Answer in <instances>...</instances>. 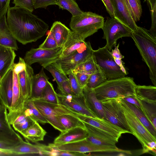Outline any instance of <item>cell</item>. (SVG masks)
<instances>
[{"instance_id": "37", "label": "cell", "mask_w": 156, "mask_h": 156, "mask_svg": "<svg viewBox=\"0 0 156 156\" xmlns=\"http://www.w3.org/2000/svg\"><path fill=\"white\" fill-rule=\"evenodd\" d=\"M56 5L60 9L68 10L72 16L79 15L83 12L74 0H58Z\"/></svg>"}, {"instance_id": "10", "label": "cell", "mask_w": 156, "mask_h": 156, "mask_svg": "<svg viewBox=\"0 0 156 156\" xmlns=\"http://www.w3.org/2000/svg\"><path fill=\"white\" fill-rule=\"evenodd\" d=\"M93 50L89 42L73 53L66 57L59 59L55 62L68 75L78 65L93 55Z\"/></svg>"}, {"instance_id": "42", "label": "cell", "mask_w": 156, "mask_h": 156, "mask_svg": "<svg viewBox=\"0 0 156 156\" xmlns=\"http://www.w3.org/2000/svg\"><path fill=\"white\" fill-rule=\"evenodd\" d=\"M150 11L151 25L148 31L152 36L156 37V0H147Z\"/></svg>"}, {"instance_id": "15", "label": "cell", "mask_w": 156, "mask_h": 156, "mask_svg": "<svg viewBox=\"0 0 156 156\" xmlns=\"http://www.w3.org/2000/svg\"><path fill=\"white\" fill-rule=\"evenodd\" d=\"M60 104L83 115L97 117L88 108L83 96L78 97L71 95L58 94Z\"/></svg>"}, {"instance_id": "23", "label": "cell", "mask_w": 156, "mask_h": 156, "mask_svg": "<svg viewBox=\"0 0 156 156\" xmlns=\"http://www.w3.org/2000/svg\"><path fill=\"white\" fill-rule=\"evenodd\" d=\"M16 56L14 50L0 45V80L12 66Z\"/></svg>"}, {"instance_id": "32", "label": "cell", "mask_w": 156, "mask_h": 156, "mask_svg": "<svg viewBox=\"0 0 156 156\" xmlns=\"http://www.w3.org/2000/svg\"><path fill=\"white\" fill-rule=\"evenodd\" d=\"M135 92L136 97L139 99L156 101V86L136 85Z\"/></svg>"}, {"instance_id": "51", "label": "cell", "mask_w": 156, "mask_h": 156, "mask_svg": "<svg viewBox=\"0 0 156 156\" xmlns=\"http://www.w3.org/2000/svg\"><path fill=\"white\" fill-rule=\"evenodd\" d=\"M60 91L63 94L73 95L69 80L64 81L62 83Z\"/></svg>"}, {"instance_id": "16", "label": "cell", "mask_w": 156, "mask_h": 156, "mask_svg": "<svg viewBox=\"0 0 156 156\" xmlns=\"http://www.w3.org/2000/svg\"><path fill=\"white\" fill-rule=\"evenodd\" d=\"M115 17L129 28L133 32L137 29L138 26L130 14L124 0H110Z\"/></svg>"}, {"instance_id": "29", "label": "cell", "mask_w": 156, "mask_h": 156, "mask_svg": "<svg viewBox=\"0 0 156 156\" xmlns=\"http://www.w3.org/2000/svg\"><path fill=\"white\" fill-rule=\"evenodd\" d=\"M136 98L139 103L141 110L148 121L156 129V101Z\"/></svg>"}, {"instance_id": "47", "label": "cell", "mask_w": 156, "mask_h": 156, "mask_svg": "<svg viewBox=\"0 0 156 156\" xmlns=\"http://www.w3.org/2000/svg\"><path fill=\"white\" fill-rule=\"evenodd\" d=\"M58 0H32L34 9L46 8L48 6L56 5Z\"/></svg>"}, {"instance_id": "22", "label": "cell", "mask_w": 156, "mask_h": 156, "mask_svg": "<svg viewBox=\"0 0 156 156\" xmlns=\"http://www.w3.org/2000/svg\"><path fill=\"white\" fill-rule=\"evenodd\" d=\"M55 109L57 118L66 130L76 127L85 129L82 121L74 115L64 111L60 104L56 105Z\"/></svg>"}, {"instance_id": "24", "label": "cell", "mask_w": 156, "mask_h": 156, "mask_svg": "<svg viewBox=\"0 0 156 156\" xmlns=\"http://www.w3.org/2000/svg\"><path fill=\"white\" fill-rule=\"evenodd\" d=\"M0 45L17 51L16 40L9 30L5 15L0 19Z\"/></svg>"}, {"instance_id": "2", "label": "cell", "mask_w": 156, "mask_h": 156, "mask_svg": "<svg viewBox=\"0 0 156 156\" xmlns=\"http://www.w3.org/2000/svg\"><path fill=\"white\" fill-rule=\"evenodd\" d=\"M140 51L142 59L149 69L150 78L156 86V37L146 28L138 26L131 37Z\"/></svg>"}, {"instance_id": "34", "label": "cell", "mask_w": 156, "mask_h": 156, "mask_svg": "<svg viewBox=\"0 0 156 156\" xmlns=\"http://www.w3.org/2000/svg\"><path fill=\"white\" fill-rule=\"evenodd\" d=\"M99 68L93 55L78 65L72 72L73 73L81 72L90 74L97 71Z\"/></svg>"}, {"instance_id": "48", "label": "cell", "mask_w": 156, "mask_h": 156, "mask_svg": "<svg viewBox=\"0 0 156 156\" xmlns=\"http://www.w3.org/2000/svg\"><path fill=\"white\" fill-rule=\"evenodd\" d=\"M88 154L85 153L74 152L62 151L53 149L52 148L50 156H86Z\"/></svg>"}, {"instance_id": "46", "label": "cell", "mask_w": 156, "mask_h": 156, "mask_svg": "<svg viewBox=\"0 0 156 156\" xmlns=\"http://www.w3.org/2000/svg\"><path fill=\"white\" fill-rule=\"evenodd\" d=\"M15 6L26 9L31 12L34 10L32 0H13Z\"/></svg>"}, {"instance_id": "31", "label": "cell", "mask_w": 156, "mask_h": 156, "mask_svg": "<svg viewBox=\"0 0 156 156\" xmlns=\"http://www.w3.org/2000/svg\"><path fill=\"white\" fill-rule=\"evenodd\" d=\"M121 98L125 104L130 109L148 131L154 137L156 136V129L152 125L142 112L134 105Z\"/></svg>"}, {"instance_id": "4", "label": "cell", "mask_w": 156, "mask_h": 156, "mask_svg": "<svg viewBox=\"0 0 156 156\" xmlns=\"http://www.w3.org/2000/svg\"><path fill=\"white\" fill-rule=\"evenodd\" d=\"M104 22L102 16L91 12H83L79 15L72 16L69 26L76 37L85 40L101 29Z\"/></svg>"}, {"instance_id": "1", "label": "cell", "mask_w": 156, "mask_h": 156, "mask_svg": "<svg viewBox=\"0 0 156 156\" xmlns=\"http://www.w3.org/2000/svg\"><path fill=\"white\" fill-rule=\"evenodd\" d=\"M6 21L16 40L25 45L34 42L44 35L48 24L32 12L15 6L9 8Z\"/></svg>"}, {"instance_id": "40", "label": "cell", "mask_w": 156, "mask_h": 156, "mask_svg": "<svg viewBox=\"0 0 156 156\" xmlns=\"http://www.w3.org/2000/svg\"><path fill=\"white\" fill-rule=\"evenodd\" d=\"M83 123L85 125V129L88 134L109 142L115 144L118 142L114 139L109 135L101 131L89 124Z\"/></svg>"}, {"instance_id": "28", "label": "cell", "mask_w": 156, "mask_h": 156, "mask_svg": "<svg viewBox=\"0 0 156 156\" xmlns=\"http://www.w3.org/2000/svg\"><path fill=\"white\" fill-rule=\"evenodd\" d=\"M87 42L85 40L79 39L72 31L68 39L62 47V52L59 59L66 57L71 55L85 45Z\"/></svg>"}, {"instance_id": "20", "label": "cell", "mask_w": 156, "mask_h": 156, "mask_svg": "<svg viewBox=\"0 0 156 156\" xmlns=\"http://www.w3.org/2000/svg\"><path fill=\"white\" fill-rule=\"evenodd\" d=\"M82 89L84 98L88 108L97 117L104 119L102 103L97 98L94 89L85 86Z\"/></svg>"}, {"instance_id": "50", "label": "cell", "mask_w": 156, "mask_h": 156, "mask_svg": "<svg viewBox=\"0 0 156 156\" xmlns=\"http://www.w3.org/2000/svg\"><path fill=\"white\" fill-rule=\"evenodd\" d=\"M26 63L24 59L19 57L18 62L14 63L13 66V72L17 75L23 71L26 68Z\"/></svg>"}, {"instance_id": "49", "label": "cell", "mask_w": 156, "mask_h": 156, "mask_svg": "<svg viewBox=\"0 0 156 156\" xmlns=\"http://www.w3.org/2000/svg\"><path fill=\"white\" fill-rule=\"evenodd\" d=\"M73 73L80 87L82 88L85 87L90 74L81 72Z\"/></svg>"}, {"instance_id": "3", "label": "cell", "mask_w": 156, "mask_h": 156, "mask_svg": "<svg viewBox=\"0 0 156 156\" xmlns=\"http://www.w3.org/2000/svg\"><path fill=\"white\" fill-rule=\"evenodd\" d=\"M136 85L133 78L124 76L107 80L94 89L97 98L101 101L129 96L135 97Z\"/></svg>"}, {"instance_id": "13", "label": "cell", "mask_w": 156, "mask_h": 156, "mask_svg": "<svg viewBox=\"0 0 156 156\" xmlns=\"http://www.w3.org/2000/svg\"><path fill=\"white\" fill-rule=\"evenodd\" d=\"M31 99L48 123L61 133H64L66 131L56 117L55 107L57 105L51 104L37 99Z\"/></svg>"}, {"instance_id": "18", "label": "cell", "mask_w": 156, "mask_h": 156, "mask_svg": "<svg viewBox=\"0 0 156 156\" xmlns=\"http://www.w3.org/2000/svg\"><path fill=\"white\" fill-rule=\"evenodd\" d=\"M13 66L0 80V96L8 110L11 108L12 99Z\"/></svg>"}, {"instance_id": "9", "label": "cell", "mask_w": 156, "mask_h": 156, "mask_svg": "<svg viewBox=\"0 0 156 156\" xmlns=\"http://www.w3.org/2000/svg\"><path fill=\"white\" fill-rule=\"evenodd\" d=\"M51 148L62 151L83 153L92 152L119 153L121 149L115 147L100 146L94 144L86 139L75 142L62 144H50L48 145Z\"/></svg>"}, {"instance_id": "38", "label": "cell", "mask_w": 156, "mask_h": 156, "mask_svg": "<svg viewBox=\"0 0 156 156\" xmlns=\"http://www.w3.org/2000/svg\"><path fill=\"white\" fill-rule=\"evenodd\" d=\"M107 80L105 74L100 68L97 71L90 75L86 86L94 89Z\"/></svg>"}, {"instance_id": "8", "label": "cell", "mask_w": 156, "mask_h": 156, "mask_svg": "<svg viewBox=\"0 0 156 156\" xmlns=\"http://www.w3.org/2000/svg\"><path fill=\"white\" fill-rule=\"evenodd\" d=\"M101 29L103 39H106L105 46L110 51L116 45L118 40L122 37H131L132 31L115 17H107Z\"/></svg>"}, {"instance_id": "30", "label": "cell", "mask_w": 156, "mask_h": 156, "mask_svg": "<svg viewBox=\"0 0 156 156\" xmlns=\"http://www.w3.org/2000/svg\"><path fill=\"white\" fill-rule=\"evenodd\" d=\"M23 140L17 133H12L0 129V148L10 149Z\"/></svg>"}, {"instance_id": "12", "label": "cell", "mask_w": 156, "mask_h": 156, "mask_svg": "<svg viewBox=\"0 0 156 156\" xmlns=\"http://www.w3.org/2000/svg\"><path fill=\"white\" fill-rule=\"evenodd\" d=\"M62 50V47L52 50L44 49L39 47L32 48L26 52L23 59L26 63L30 66L38 63L44 67L58 59Z\"/></svg>"}, {"instance_id": "6", "label": "cell", "mask_w": 156, "mask_h": 156, "mask_svg": "<svg viewBox=\"0 0 156 156\" xmlns=\"http://www.w3.org/2000/svg\"><path fill=\"white\" fill-rule=\"evenodd\" d=\"M62 106L65 112L74 115L83 122L89 124L101 131L109 135L117 142L122 134L130 133L129 131L104 119L88 116L81 114L64 105H62Z\"/></svg>"}, {"instance_id": "55", "label": "cell", "mask_w": 156, "mask_h": 156, "mask_svg": "<svg viewBox=\"0 0 156 156\" xmlns=\"http://www.w3.org/2000/svg\"><path fill=\"white\" fill-rule=\"evenodd\" d=\"M119 43L115 47V49L112 50L111 53L113 58L122 59L124 58V56L121 54L119 49Z\"/></svg>"}, {"instance_id": "52", "label": "cell", "mask_w": 156, "mask_h": 156, "mask_svg": "<svg viewBox=\"0 0 156 156\" xmlns=\"http://www.w3.org/2000/svg\"><path fill=\"white\" fill-rule=\"evenodd\" d=\"M11 0H0V19L5 15Z\"/></svg>"}, {"instance_id": "26", "label": "cell", "mask_w": 156, "mask_h": 156, "mask_svg": "<svg viewBox=\"0 0 156 156\" xmlns=\"http://www.w3.org/2000/svg\"><path fill=\"white\" fill-rule=\"evenodd\" d=\"M49 79L43 67L38 73L34 75L32 81L31 99H38L40 98L48 83Z\"/></svg>"}, {"instance_id": "14", "label": "cell", "mask_w": 156, "mask_h": 156, "mask_svg": "<svg viewBox=\"0 0 156 156\" xmlns=\"http://www.w3.org/2000/svg\"><path fill=\"white\" fill-rule=\"evenodd\" d=\"M13 156L39 154L50 155L51 148L48 145L37 144H33L23 140L11 149Z\"/></svg>"}, {"instance_id": "35", "label": "cell", "mask_w": 156, "mask_h": 156, "mask_svg": "<svg viewBox=\"0 0 156 156\" xmlns=\"http://www.w3.org/2000/svg\"><path fill=\"white\" fill-rule=\"evenodd\" d=\"M37 99L52 104H60L58 94L55 91L52 84L49 81L41 97Z\"/></svg>"}, {"instance_id": "43", "label": "cell", "mask_w": 156, "mask_h": 156, "mask_svg": "<svg viewBox=\"0 0 156 156\" xmlns=\"http://www.w3.org/2000/svg\"><path fill=\"white\" fill-rule=\"evenodd\" d=\"M68 75L73 95L78 97H83V95L82 88L77 80L74 74L72 72Z\"/></svg>"}, {"instance_id": "45", "label": "cell", "mask_w": 156, "mask_h": 156, "mask_svg": "<svg viewBox=\"0 0 156 156\" xmlns=\"http://www.w3.org/2000/svg\"><path fill=\"white\" fill-rule=\"evenodd\" d=\"M86 139L91 143L100 146L116 147V144L107 141L88 133Z\"/></svg>"}, {"instance_id": "27", "label": "cell", "mask_w": 156, "mask_h": 156, "mask_svg": "<svg viewBox=\"0 0 156 156\" xmlns=\"http://www.w3.org/2000/svg\"><path fill=\"white\" fill-rule=\"evenodd\" d=\"M50 30L54 34L58 47L64 46L72 32L64 24L58 21L53 23Z\"/></svg>"}, {"instance_id": "41", "label": "cell", "mask_w": 156, "mask_h": 156, "mask_svg": "<svg viewBox=\"0 0 156 156\" xmlns=\"http://www.w3.org/2000/svg\"><path fill=\"white\" fill-rule=\"evenodd\" d=\"M24 105L30 108L33 113V119L38 123L43 124L48 123L46 119L42 115L31 99L25 102Z\"/></svg>"}, {"instance_id": "53", "label": "cell", "mask_w": 156, "mask_h": 156, "mask_svg": "<svg viewBox=\"0 0 156 156\" xmlns=\"http://www.w3.org/2000/svg\"><path fill=\"white\" fill-rule=\"evenodd\" d=\"M111 17H115L114 11L110 0H101Z\"/></svg>"}, {"instance_id": "21", "label": "cell", "mask_w": 156, "mask_h": 156, "mask_svg": "<svg viewBox=\"0 0 156 156\" xmlns=\"http://www.w3.org/2000/svg\"><path fill=\"white\" fill-rule=\"evenodd\" d=\"M88 133L86 129L81 127L72 128L61 133L54 140L53 143L62 144L75 142L86 138Z\"/></svg>"}, {"instance_id": "25", "label": "cell", "mask_w": 156, "mask_h": 156, "mask_svg": "<svg viewBox=\"0 0 156 156\" xmlns=\"http://www.w3.org/2000/svg\"><path fill=\"white\" fill-rule=\"evenodd\" d=\"M25 139L27 141H31L37 143L43 141L47 132L36 122L28 128L20 133Z\"/></svg>"}, {"instance_id": "44", "label": "cell", "mask_w": 156, "mask_h": 156, "mask_svg": "<svg viewBox=\"0 0 156 156\" xmlns=\"http://www.w3.org/2000/svg\"><path fill=\"white\" fill-rule=\"evenodd\" d=\"M53 33L50 30L46 39L39 48L44 49L52 50L58 47Z\"/></svg>"}, {"instance_id": "57", "label": "cell", "mask_w": 156, "mask_h": 156, "mask_svg": "<svg viewBox=\"0 0 156 156\" xmlns=\"http://www.w3.org/2000/svg\"><path fill=\"white\" fill-rule=\"evenodd\" d=\"M13 156L11 149H4L0 148V156Z\"/></svg>"}, {"instance_id": "17", "label": "cell", "mask_w": 156, "mask_h": 156, "mask_svg": "<svg viewBox=\"0 0 156 156\" xmlns=\"http://www.w3.org/2000/svg\"><path fill=\"white\" fill-rule=\"evenodd\" d=\"M7 116L10 124L15 131L19 133L28 128L37 122L26 116L24 112L23 109L18 111L8 110Z\"/></svg>"}, {"instance_id": "36", "label": "cell", "mask_w": 156, "mask_h": 156, "mask_svg": "<svg viewBox=\"0 0 156 156\" xmlns=\"http://www.w3.org/2000/svg\"><path fill=\"white\" fill-rule=\"evenodd\" d=\"M130 15L136 23L140 20L142 10L140 0H124Z\"/></svg>"}, {"instance_id": "33", "label": "cell", "mask_w": 156, "mask_h": 156, "mask_svg": "<svg viewBox=\"0 0 156 156\" xmlns=\"http://www.w3.org/2000/svg\"><path fill=\"white\" fill-rule=\"evenodd\" d=\"M43 68L51 74L56 81L58 88L60 91L62 83L64 81L69 80L67 75L55 61L48 64Z\"/></svg>"}, {"instance_id": "19", "label": "cell", "mask_w": 156, "mask_h": 156, "mask_svg": "<svg viewBox=\"0 0 156 156\" xmlns=\"http://www.w3.org/2000/svg\"><path fill=\"white\" fill-rule=\"evenodd\" d=\"M18 75L21 94L25 102L31 99L32 95V84L34 75L33 69L26 63L25 69Z\"/></svg>"}, {"instance_id": "59", "label": "cell", "mask_w": 156, "mask_h": 156, "mask_svg": "<svg viewBox=\"0 0 156 156\" xmlns=\"http://www.w3.org/2000/svg\"></svg>"}, {"instance_id": "7", "label": "cell", "mask_w": 156, "mask_h": 156, "mask_svg": "<svg viewBox=\"0 0 156 156\" xmlns=\"http://www.w3.org/2000/svg\"><path fill=\"white\" fill-rule=\"evenodd\" d=\"M93 56L107 80L121 78L126 75L115 62L111 52L105 46L94 50Z\"/></svg>"}, {"instance_id": "54", "label": "cell", "mask_w": 156, "mask_h": 156, "mask_svg": "<svg viewBox=\"0 0 156 156\" xmlns=\"http://www.w3.org/2000/svg\"><path fill=\"white\" fill-rule=\"evenodd\" d=\"M122 98L125 100L126 101L134 105L138 108L141 110L140 105L135 97L129 96Z\"/></svg>"}, {"instance_id": "5", "label": "cell", "mask_w": 156, "mask_h": 156, "mask_svg": "<svg viewBox=\"0 0 156 156\" xmlns=\"http://www.w3.org/2000/svg\"><path fill=\"white\" fill-rule=\"evenodd\" d=\"M127 124L132 134L134 135L142 145V153L151 152L149 144L156 142V137L152 135L140 122L122 99L119 98Z\"/></svg>"}, {"instance_id": "56", "label": "cell", "mask_w": 156, "mask_h": 156, "mask_svg": "<svg viewBox=\"0 0 156 156\" xmlns=\"http://www.w3.org/2000/svg\"><path fill=\"white\" fill-rule=\"evenodd\" d=\"M116 63L120 67L121 70L126 75H127L128 73L126 70L124 64V62L121 59L113 58Z\"/></svg>"}, {"instance_id": "58", "label": "cell", "mask_w": 156, "mask_h": 156, "mask_svg": "<svg viewBox=\"0 0 156 156\" xmlns=\"http://www.w3.org/2000/svg\"><path fill=\"white\" fill-rule=\"evenodd\" d=\"M3 105V102H2V101L1 100V98L0 96V105Z\"/></svg>"}, {"instance_id": "11", "label": "cell", "mask_w": 156, "mask_h": 156, "mask_svg": "<svg viewBox=\"0 0 156 156\" xmlns=\"http://www.w3.org/2000/svg\"><path fill=\"white\" fill-rule=\"evenodd\" d=\"M101 101L104 111V119L132 134L127 124L119 98Z\"/></svg>"}, {"instance_id": "39", "label": "cell", "mask_w": 156, "mask_h": 156, "mask_svg": "<svg viewBox=\"0 0 156 156\" xmlns=\"http://www.w3.org/2000/svg\"><path fill=\"white\" fill-rule=\"evenodd\" d=\"M7 112V108L4 105H0V129L11 133H16L9 122Z\"/></svg>"}]
</instances>
